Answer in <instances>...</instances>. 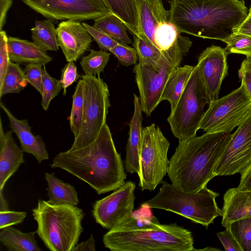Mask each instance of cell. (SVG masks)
I'll use <instances>...</instances> for the list:
<instances>
[{
	"instance_id": "1",
	"label": "cell",
	"mask_w": 251,
	"mask_h": 251,
	"mask_svg": "<svg viewBox=\"0 0 251 251\" xmlns=\"http://www.w3.org/2000/svg\"><path fill=\"white\" fill-rule=\"evenodd\" d=\"M50 166L66 171L99 195L118 189L126 178L125 165L106 123L93 142L78 149L60 152Z\"/></svg>"
},
{
	"instance_id": "2",
	"label": "cell",
	"mask_w": 251,
	"mask_h": 251,
	"mask_svg": "<svg viewBox=\"0 0 251 251\" xmlns=\"http://www.w3.org/2000/svg\"><path fill=\"white\" fill-rule=\"evenodd\" d=\"M169 21L182 33L222 41L246 19L243 0H169Z\"/></svg>"
},
{
	"instance_id": "3",
	"label": "cell",
	"mask_w": 251,
	"mask_h": 251,
	"mask_svg": "<svg viewBox=\"0 0 251 251\" xmlns=\"http://www.w3.org/2000/svg\"><path fill=\"white\" fill-rule=\"evenodd\" d=\"M231 134L207 133L179 141L170 160L167 175L180 191L197 193L215 177L214 172Z\"/></svg>"
},
{
	"instance_id": "4",
	"label": "cell",
	"mask_w": 251,
	"mask_h": 251,
	"mask_svg": "<svg viewBox=\"0 0 251 251\" xmlns=\"http://www.w3.org/2000/svg\"><path fill=\"white\" fill-rule=\"evenodd\" d=\"M111 251H193L192 232L176 224H161L142 229L112 228L103 236Z\"/></svg>"
},
{
	"instance_id": "5",
	"label": "cell",
	"mask_w": 251,
	"mask_h": 251,
	"mask_svg": "<svg viewBox=\"0 0 251 251\" xmlns=\"http://www.w3.org/2000/svg\"><path fill=\"white\" fill-rule=\"evenodd\" d=\"M32 211L36 232L46 247L51 251H72L83 231V210L73 204H52L39 200Z\"/></svg>"
},
{
	"instance_id": "6",
	"label": "cell",
	"mask_w": 251,
	"mask_h": 251,
	"mask_svg": "<svg viewBox=\"0 0 251 251\" xmlns=\"http://www.w3.org/2000/svg\"><path fill=\"white\" fill-rule=\"evenodd\" d=\"M139 34L163 55L183 58L192 42L168 19L162 0H137Z\"/></svg>"
},
{
	"instance_id": "7",
	"label": "cell",
	"mask_w": 251,
	"mask_h": 251,
	"mask_svg": "<svg viewBox=\"0 0 251 251\" xmlns=\"http://www.w3.org/2000/svg\"><path fill=\"white\" fill-rule=\"evenodd\" d=\"M219 196L207 186L197 193H187L164 181L158 193L144 203L151 208L176 213L207 228L222 215L216 201Z\"/></svg>"
},
{
	"instance_id": "8",
	"label": "cell",
	"mask_w": 251,
	"mask_h": 251,
	"mask_svg": "<svg viewBox=\"0 0 251 251\" xmlns=\"http://www.w3.org/2000/svg\"><path fill=\"white\" fill-rule=\"evenodd\" d=\"M209 102L196 65L175 108L167 118L174 135L179 141L196 136L204 113V107Z\"/></svg>"
},
{
	"instance_id": "9",
	"label": "cell",
	"mask_w": 251,
	"mask_h": 251,
	"mask_svg": "<svg viewBox=\"0 0 251 251\" xmlns=\"http://www.w3.org/2000/svg\"><path fill=\"white\" fill-rule=\"evenodd\" d=\"M84 106L81 126L70 150L84 147L93 142L106 124L111 106L106 83L100 75H83Z\"/></svg>"
},
{
	"instance_id": "10",
	"label": "cell",
	"mask_w": 251,
	"mask_h": 251,
	"mask_svg": "<svg viewBox=\"0 0 251 251\" xmlns=\"http://www.w3.org/2000/svg\"><path fill=\"white\" fill-rule=\"evenodd\" d=\"M251 113V96L241 84L229 94L209 102L199 128L207 133H230Z\"/></svg>"
},
{
	"instance_id": "11",
	"label": "cell",
	"mask_w": 251,
	"mask_h": 251,
	"mask_svg": "<svg viewBox=\"0 0 251 251\" xmlns=\"http://www.w3.org/2000/svg\"><path fill=\"white\" fill-rule=\"evenodd\" d=\"M170 142L154 124L143 128L140 153L139 186L142 190H154L168 173Z\"/></svg>"
},
{
	"instance_id": "12",
	"label": "cell",
	"mask_w": 251,
	"mask_h": 251,
	"mask_svg": "<svg viewBox=\"0 0 251 251\" xmlns=\"http://www.w3.org/2000/svg\"><path fill=\"white\" fill-rule=\"evenodd\" d=\"M183 58L163 55L155 63L136 64L133 68L142 111L149 116L161 102L165 86Z\"/></svg>"
},
{
	"instance_id": "13",
	"label": "cell",
	"mask_w": 251,
	"mask_h": 251,
	"mask_svg": "<svg viewBox=\"0 0 251 251\" xmlns=\"http://www.w3.org/2000/svg\"><path fill=\"white\" fill-rule=\"evenodd\" d=\"M52 21L95 20L111 13L102 0H22Z\"/></svg>"
},
{
	"instance_id": "14",
	"label": "cell",
	"mask_w": 251,
	"mask_h": 251,
	"mask_svg": "<svg viewBox=\"0 0 251 251\" xmlns=\"http://www.w3.org/2000/svg\"><path fill=\"white\" fill-rule=\"evenodd\" d=\"M136 184L126 181L111 194L93 204L96 222L103 228L112 229L126 221L133 212Z\"/></svg>"
},
{
	"instance_id": "15",
	"label": "cell",
	"mask_w": 251,
	"mask_h": 251,
	"mask_svg": "<svg viewBox=\"0 0 251 251\" xmlns=\"http://www.w3.org/2000/svg\"><path fill=\"white\" fill-rule=\"evenodd\" d=\"M251 165V113L230 135L219 160L215 176L241 174Z\"/></svg>"
},
{
	"instance_id": "16",
	"label": "cell",
	"mask_w": 251,
	"mask_h": 251,
	"mask_svg": "<svg viewBox=\"0 0 251 251\" xmlns=\"http://www.w3.org/2000/svg\"><path fill=\"white\" fill-rule=\"evenodd\" d=\"M227 55L225 49L211 46L199 56L197 65L210 102L218 99L222 83L227 74Z\"/></svg>"
},
{
	"instance_id": "17",
	"label": "cell",
	"mask_w": 251,
	"mask_h": 251,
	"mask_svg": "<svg viewBox=\"0 0 251 251\" xmlns=\"http://www.w3.org/2000/svg\"><path fill=\"white\" fill-rule=\"evenodd\" d=\"M57 41L66 60L76 61L89 48L92 37L79 21H63L56 27Z\"/></svg>"
},
{
	"instance_id": "18",
	"label": "cell",
	"mask_w": 251,
	"mask_h": 251,
	"mask_svg": "<svg viewBox=\"0 0 251 251\" xmlns=\"http://www.w3.org/2000/svg\"><path fill=\"white\" fill-rule=\"evenodd\" d=\"M134 95V110L129 122V137L126 147V156L124 165L126 172L139 174L140 169V153L143 138L142 109L140 99Z\"/></svg>"
},
{
	"instance_id": "19",
	"label": "cell",
	"mask_w": 251,
	"mask_h": 251,
	"mask_svg": "<svg viewBox=\"0 0 251 251\" xmlns=\"http://www.w3.org/2000/svg\"><path fill=\"white\" fill-rule=\"evenodd\" d=\"M0 106L8 117L11 129L18 137L24 152L32 154L39 164L48 159L49 154L44 142L40 135L35 136L32 133L27 120L16 118L2 102Z\"/></svg>"
},
{
	"instance_id": "20",
	"label": "cell",
	"mask_w": 251,
	"mask_h": 251,
	"mask_svg": "<svg viewBox=\"0 0 251 251\" xmlns=\"http://www.w3.org/2000/svg\"><path fill=\"white\" fill-rule=\"evenodd\" d=\"M12 131L4 132L0 119V192L8 179L25 163L24 151L12 137Z\"/></svg>"
},
{
	"instance_id": "21",
	"label": "cell",
	"mask_w": 251,
	"mask_h": 251,
	"mask_svg": "<svg viewBox=\"0 0 251 251\" xmlns=\"http://www.w3.org/2000/svg\"><path fill=\"white\" fill-rule=\"evenodd\" d=\"M223 200L221 223L225 228L235 220L251 217V191L230 188L224 195Z\"/></svg>"
},
{
	"instance_id": "22",
	"label": "cell",
	"mask_w": 251,
	"mask_h": 251,
	"mask_svg": "<svg viewBox=\"0 0 251 251\" xmlns=\"http://www.w3.org/2000/svg\"><path fill=\"white\" fill-rule=\"evenodd\" d=\"M10 60L18 64L37 63L45 66L52 59L34 42L17 37H8Z\"/></svg>"
},
{
	"instance_id": "23",
	"label": "cell",
	"mask_w": 251,
	"mask_h": 251,
	"mask_svg": "<svg viewBox=\"0 0 251 251\" xmlns=\"http://www.w3.org/2000/svg\"><path fill=\"white\" fill-rule=\"evenodd\" d=\"M111 13L122 20L133 35L139 34L137 0H102Z\"/></svg>"
},
{
	"instance_id": "24",
	"label": "cell",
	"mask_w": 251,
	"mask_h": 251,
	"mask_svg": "<svg viewBox=\"0 0 251 251\" xmlns=\"http://www.w3.org/2000/svg\"><path fill=\"white\" fill-rule=\"evenodd\" d=\"M36 231L24 233L10 226L0 232V242L9 251H41L35 238Z\"/></svg>"
},
{
	"instance_id": "25",
	"label": "cell",
	"mask_w": 251,
	"mask_h": 251,
	"mask_svg": "<svg viewBox=\"0 0 251 251\" xmlns=\"http://www.w3.org/2000/svg\"><path fill=\"white\" fill-rule=\"evenodd\" d=\"M45 177L48 185L46 190L48 192L49 203L52 204H78L77 192L75 187L56 177L54 173H46Z\"/></svg>"
},
{
	"instance_id": "26",
	"label": "cell",
	"mask_w": 251,
	"mask_h": 251,
	"mask_svg": "<svg viewBox=\"0 0 251 251\" xmlns=\"http://www.w3.org/2000/svg\"><path fill=\"white\" fill-rule=\"evenodd\" d=\"M193 68V66L187 65L179 67L170 76L164 88L160 101L167 100L170 102L171 112L175 108Z\"/></svg>"
},
{
	"instance_id": "27",
	"label": "cell",
	"mask_w": 251,
	"mask_h": 251,
	"mask_svg": "<svg viewBox=\"0 0 251 251\" xmlns=\"http://www.w3.org/2000/svg\"><path fill=\"white\" fill-rule=\"evenodd\" d=\"M30 30L33 42L44 50L56 51L58 50L59 46L56 28L52 20H36L34 26Z\"/></svg>"
},
{
	"instance_id": "28",
	"label": "cell",
	"mask_w": 251,
	"mask_h": 251,
	"mask_svg": "<svg viewBox=\"0 0 251 251\" xmlns=\"http://www.w3.org/2000/svg\"><path fill=\"white\" fill-rule=\"evenodd\" d=\"M93 25L119 43L126 45L132 43L128 35L126 25L112 13L94 20Z\"/></svg>"
},
{
	"instance_id": "29",
	"label": "cell",
	"mask_w": 251,
	"mask_h": 251,
	"mask_svg": "<svg viewBox=\"0 0 251 251\" xmlns=\"http://www.w3.org/2000/svg\"><path fill=\"white\" fill-rule=\"evenodd\" d=\"M27 83L24 70L19 64L10 61L2 82L0 84V98L7 94L19 93Z\"/></svg>"
},
{
	"instance_id": "30",
	"label": "cell",
	"mask_w": 251,
	"mask_h": 251,
	"mask_svg": "<svg viewBox=\"0 0 251 251\" xmlns=\"http://www.w3.org/2000/svg\"><path fill=\"white\" fill-rule=\"evenodd\" d=\"M110 53L103 50H91L90 53L83 56L80 64L87 75H100L103 72L110 58Z\"/></svg>"
},
{
	"instance_id": "31",
	"label": "cell",
	"mask_w": 251,
	"mask_h": 251,
	"mask_svg": "<svg viewBox=\"0 0 251 251\" xmlns=\"http://www.w3.org/2000/svg\"><path fill=\"white\" fill-rule=\"evenodd\" d=\"M84 106L83 81L78 80L73 96L72 107L69 117L70 129L75 138L78 135L82 123Z\"/></svg>"
},
{
	"instance_id": "32",
	"label": "cell",
	"mask_w": 251,
	"mask_h": 251,
	"mask_svg": "<svg viewBox=\"0 0 251 251\" xmlns=\"http://www.w3.org/2000/svg\"><path fill=\"white\" fill-rule=\"evenodd\" d=\"M227 229L236 239L243 251H251V217L231 222Z\"/></svg>"
},
{
	"instance_id": "33",
	"label": "cell",
	"mask_w": 251,
	"mask_h": 251,
	"mask_svg": "<svg viewBox=\"0 0 251 251\" xmlns=\"http://www.w3.org/2000/svg\"><path fill=\"white\" fill-rule=\"evenodd\" d=\"M42 88L41 105L47 111L51 100L59 94L63 87L60 80L51 76L45 66L43 68Z\"/></svg>"
},
{
	"instance_id": "34",
	"label": "cell",
	"mask_w": 251,
	"mask_h": 251,
	"mask_svg": "<svg viewBox=\"0 0 251 251\" xmlns=\"http://www.w3.org/2000/svg\"><path fill=\"white\" fill-rule=\"evenodd\" d=\"M226 44L225 48L227 54L238 53L251 55V36L241 33H232L222 40Z\"/></svg>"
},
{
	"instance_id": "35",
	"label": "cell",
	"mask_w": 251,
	"mask_h": 251,
	"mask_svg": "<svg viewBox=\"0 0 251 251\" xmlns=\"http://www.w3.org/2000/svg\"><path fill=\"white\" fill-rule=\"evenodd\" d=\"M132 45L135 48L138 58V63L143 64H152L157 62L163 56L153 49L142 37L133 35Z\"/></svg>"
},
{
	"instance_id": "36",
	"label": "cell",
	"mask_w": 251,
	"mask_h": 251,
	"mask_svg": "<svg viewBox=\"0 0 251 251\" xmlns=\"http://www.w3.org/2000/svg\"><path fill=\"white\" fill-rule=\"evenodd\" d=\"M109 51L112 53L123 66H130L136 64L138 59L134 48L126 44L119 43L111 49Z\"/></svg>"
},
{
	"instance_id": "37",
	"label": "cell",
	"mask_w": 251,
	"mask_h": 251,
	"mask_svg": "<svg viewBox=\"0 0 251 251\" xmlns=\"http://www.w3.org/2000/svg\"><path fill=\"white\" fill-rule=\"evenodd\" d=\"M82 24L90 34L92 38L97 43L100 50L109 51L111 49L116 46L119 43L93 25H91L84 22Z\"/></svg>"
},
{
	"instance_id": "38",
	"label": "cell",
	"mask_w": 251,
	"mask_h": 251,
	"mask_svg": "<svg viewBox=\"0 0 251 251\" xmlns=\"http://www.w3.org/2000/svg\"><path fill=\"white\" fill-rule=\"evenodd\" d=\"M43 65L37 63L26 64L24 69L26 79L41 95L43 92Z\"/></svg>"
},
{
	"instance_id": "39",
	"label": "cell",
	"mask_w": 251,
	"mask_h": 251,
	"mask_svg": "<svg viewBox=\"0 0 251 251\" xmlns=\"http://www.w3.org/2000/svg\"><path fill=\"white\" fill-rule=\"evenodd\" d=\"M74 62V61L68 62L61 70L60 81L62 85L64 96L67 94V88L79 77Z\"/></svg>"
},
{
	"instance_id": "40",
	"label": "cell",
	"mask_w": 251,
	"mask_h": 251,
	"mask_svg": "<svg viewBox=\"0 0 251 251\" xmlns=\"http://www.w3.org/2000/svg\"><path fill=\"white\" fill-rule=\"evenodd\" d=\"M26 216V212L0 211V229L22 223Z\"/></svg>"
},
{
	"instance_id": "41",
	"label": "cell",
	"mask_w": 251,
	"mask_h": 251,
	"mask_svg": "<svg viewBox=\"0 0 251 251\" xmlns=\"http://www.w3.org/2000/svg\"><path fill=\"white\" fill-rule=\"evenodd\" d=\"M8 37L5 31L0 32V84L2 83L10 62Z\"/></svg>"
},
{
	"instance_id": "42",
	"label": "cell",
	"mask_w": 251,
	"mask_h": 251,
	"mask_svg": "<svg viewBox=\"0 0 251 251\" xmlns=\"http://www.w3.org/2000/svg\"><path fill=\"white\" fill-rule=\"evenodd\" d=\"M238 75L241 84L251 96V55L246 57L242 62Z\"/></svg>"
},
{
	"instance_id": "43",
	"label": "cell",
	"mask_w": 251,
	"mask_h": 251,
	"mask_svg": "<svg viewBox=\"0 0 251 251\" xmlns=\"http://www.w3.org/2000/svg\"><path fill=\"white\" fill-rule=\"evenodd\" d=\"M226 251H243L238 242L228 229L217 233Z\"/></svg>"
},
{
	"instance_id": "44",
	"label": "cell",
	"mask_w": 251,
	"mask_h": 251,
	"mask_svg": "<svg viewBox=\"0 0 251 251\" xmlns=\"http://www.w3.org/2000/svg\"><path fill=\"white\" fill-rule=\"evenodd\" d=\"M237 187L241 191H251V165L241 174L240 182Z\"/></svg>"
},
{
	"instance_id": "45",
	"label": "cell",
	"mask_w": 251,
	"mask_h": 251,
	"mask_svg": "<svg viewBox=\"0 0 251 251\" xmlns=\"http://www.w3.org/2000/svg\"><path fill=\"white\" fill-rule=\"evenodd\" d=\"M233 33H241L251 36V16L248 14L243 22L233 30Z\"/></svg>"
},
{
	"instance_id": "46",
	"label": "cell",
	"mask_w": 251,
	"mask_h": 251,
	"mask_svg": "<svg viewBox=\"0 0 251 251\" xmlns=\"http://www.w3.org/2000/svg\"><path fill=\"white\" fill-rule=\"evenodd\" d=\"M12 4V0H0V30L6 22L7 13Z\"/></svg>"
},
{
	"instance_id": "47",
	"label": "cell",
	"mask_w": 251,
	"mask_h": 251,
	"mask_svg": "<svg viewBox=\"0 0 251 251\" xmlns=\"http://www.w3.org/2000/svg\"><path fill=\"white\" fill-rule=\"evenodd\" d=\"M95 241L93 234H91L87 240L77 244L72 251H95Z\"/></svg>"
},
{
	"instance_id": "48",
	"label": "cell",
	"mask_w": 251,
	"mask_h": 251,
	"mask_svg": "<svg viewBox=\"0 0 251 251\" xmlns=\"http://www.w3.org/2000/svg\"><path fill=\"white\" fill-rule=\"evenodd\" d=\"M8 202L3 196V192H0V211L8 210Z\"/></svg>"
},
{
	"instance_id": "49",
	"label": "cell",
	"mask_w": 251,
	"mask_h": 251,
	"mask_svg": "<svg viewBox=\"0 0 251 251\" xmlns=\"http://www.w3.org/2000/svg\"><path fill=\"white\" fill-rule=\"evenodd\" d=\"M195 251H221V250H219L218 249L214 248H211V247H207L204 249H199L197 250L195 249Z\"/></svg>"
},
{
	"instance_id": "50",
	"label": "cell",
	"mask_w": 251,
	"mask_h": 251,
	"mask_svg": "<svg viewBox=\"0 0 251 251\" xmlns=\"http://www.w3.org/2000/svg\"><path fill=\"white\" fill-rule=\"evenodd\" d=\"M248 15L251 16V6L249 11Z\"/></svg>"
}]
</instances>
